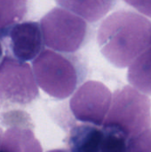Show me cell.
Listing matches in <instances>:
<instances>
[{
	"instance_id": "obj_1",
	"label": "cell",
	"mask_w": 151,
	"mask_h": 152,
	"mask_svg": "<svg viewBox=\"0 0 151 152\" xmlns=\"http://www.w3.org/2000/svg\"><path fill=\"white\" fill-rule=\"evenodd\" d=\"M97 42L113 66L125 68L151 47V21L134 12L118 10L101 23Z\"/></svg>"
},
{
	"instance_id": "obj_17",
	"label": "cell",
	"mask_w": 151,
	"mask_h": 152,
	"mask_svg": "<svg viewBox=\"0 0 151 152\" xmlns=\"http://www.w3.org/2000/svg\"><path fill=\"white\" fill-rule=\"evenodd\" d=\"M46 152H69L68 151H66V150H52V151H46Z\"/></svg>"
},
{
	"instance_id": "obj_10",
	"label": "cell",
	"mask_w": 151,
	"mask_h": 152,
	"mask_svg": "<svg viewBox=\"0 0 151 152\" xmlns=\"http://www.w3.org/2000/svg\"><path fill=\"white\" fill-rule=\"evenodd\" d=\"M0 150L4 152H43L32 130L20 126H12L2 134Z\"/></svg>"
},
{
	"instance_id": "obj_11",
	"label": "cell",
	"mask_w": 151,
	"mask_h": 152,
	"mask_svg": "<svg viewBox=\"0 0 151 152\" xmlns=\"http://www.w3.org/2000/svg\"><path fill=\"white\" fill-rule=\"evenodd\" d=\"M127 79L133 88L151 95V47L129 65Z\"/></svg>"
},
{
	"instance_id": "obj_16",
	"label": "cell",
	"mask_w": 151,
	"mask_h": 152,
	"mask_svg": "<svg viewBox=\"0 0 151 152\" xmlns=\"http://www.w3.org/2000/svg\"><path fill=\"white\" fill-rule=\"evenodd\" d=\"M3 53H4V48H3V45H2V42L0 41V61H1V60H2Z\"/></svg>"
},
{
	"instance_id": "obj_7",
	"label": "cell",
	"mask_w": 151,
	"mask_h": 152,
	"mask_svg": "<svg viewBox=\"0 0 151 152\" xmlns=\"http://www.w3.org/2000/svg\"><path fill=\"white\" fill-rule=\"evenodd\" d=\"M0 40L13 58L21 61L35 59L44 48L39 23L24 21L0 29Z\"/></svg>"
},
{
	"instance_id": "obj_6",
	"label": "cell",
	"mask_w": 151,
	"mask_h": 152,
	"mask_svg": "<svg viewBox=\"0 0 151 152\" xmlns=\"http://www.w3.org/2000/svg\"><path fill=\"white\" fill-rule=\"evenodd\" d=\"M111 99V92L103 83L90 80L75 91L69 107L77 121L101 127L109 110Z\"/></svg>"
},
{
	"instance_id": "obj_4",
	"label": "cell",
	"mask_w": 151,
	"mask_h": 152,
	"mask_svg": "<svg viewBox=\"0 0 151 152\" xmlns=\"http://www.w3.org/2000/svg\"><path fill=\"white\" fill-rule=\"evenodd\" d=\"M40 28L44 44L64 53H74L83 47L88 35L86 21L61 7L49 11L41 19Z\"/></svg>"
},
{
	"instance_id": "obj_18",
	"label": "cell",
	"mask_w": 151,
	"mask_h": 152,
	"mask_svg": "<svg viewBox=\"0 0 151 152\" xmlns=\"http://www.w3.org/2000/svg\"><path fill=\"white\" fill-rule=\"evenodd\" d=\"M2 134H3V131H2V128H0V140H1Z\"/></svg>"
},
{
	"instance_id": "obj_13",
	"label": "cell",
	"mask_w": 151,
	"mask_h": 152,
	"mask_svg": "<svg viewBox=\"0 0 151 152\" xmlns=\"http://www.w3.org/2000/svg\"><path fill=\"white\" fill-rule=\"evenodd\" d=\"M102 130L104 134L101 152H126L127 140L121 134L109 129L102 128Z\"/></svg>"
},
{
	"instance_id": "obj_9",
	"label": "cell",
	"mask_w": 151,
	"mask_h": 152,
	"mask_svg": "<svg viewBox=\"0 0 151 152\" xmlns=\"http://www.w3.org/2000/svg\"><path fill=\"white\" fill-rule=\"evenodd\" d=\"M61 7L89 22H96L108 14L117 0H55Z\"/></svg>"
},
{
	"instance_id": "obj_14",
	"label": "cell",
	"mask_w": 151,
	"mask_h": 152,
	"mask_svg": "<svg viewBox=\"0 0 151 152\" xmlns=\"http://www.w3.org/2000/svg\"><path fill=\"white\" fill-rule=\"evenodd\" d=\"M126 152H151V127L128 140Z\"/></svg>"
},
{
	"instance_id": "obj_2",
	"label": "cell",
	"mask_w": 151,
	"mask_h": 152,
	"mask_svg": "<svg viewBox=\"0 0 151 152\" xmlns=\"http://www.w3.org/2000/svg\"><path fill=\"white\" fill-rule=\"evenodd\" d=\"M32 64L37 86L58 100L72 95L86 74L78 56L51 49H44Z\"/></svg>"
},
{
	"instance_id": "obj_5",
	"label": "cell",
	"mask_w": 151,
	"mask_h": 152,
	"mask_svg": "<svg viewBox=\"0 0 151 152\" xmlns=\"http://www.w3.org/2000/svg\"><path fill=\"white\" fill-rule=\"evenodd\" d=\"M39 95L31 67L12 56L0 61V102L27 105Z\"/></svg>"
},
{
	"instance_id": "obj_8",
	"label": "cell",
	"mask_w": 151,
	"mask_h": 152,
	"mask_svg": "<svg viewBox=\"0 0 151 152\" xmlns=\"http://www.w3.org/2000/svg\"><path fill=\"white\" fill-rule=\"evenodd\" d=\"M103 130L90 124L75 126L69 133V152H101Z\"/></svg>"
},
{
	"instance_id": "obj_15",
	"label": "cell",
	"mask_w": 151,
	"mask_h": 152,
	"mask_svg": "<svg viewBox=\"0 0 151 152\" xmlns=\"http://www.w3.org/2000/svg\"><path fill=\"white\" fill-rule=\"evenodd\" d=\"M142 14L151 18V0H124Z\"/></svg>"
},
{
	"instance_id": "obj_3",
	"label": "cell",
	"mask_w": 151,
	"mask_h": 152,
	"mask_svg": "<svg viewBox=\"0 0 151 152\" xmlns=\"http://www.w3.org/2000/svg\"><path fill=\"white\" fill-rule=\"evenodd\" d=\"M151 127L150 98L130 86L117 90L102 128L121 134L127 141Z\"/></svg>"
},
{
	"instance_id": "obj_12",
	"label": "cell",
	"mask_w": 151,
	"mask_h": 152,
	"mask_svg": "<svg viewBox=\"0 0 151 152\" xmlns=\"http://www.w3.org/2000/svg\"><path fill=\"white\" fill-rule=\"evenodd\" d=\"M28 0H0V29L20 22L27 14Z\"/></svg>"
}]
</instances>
